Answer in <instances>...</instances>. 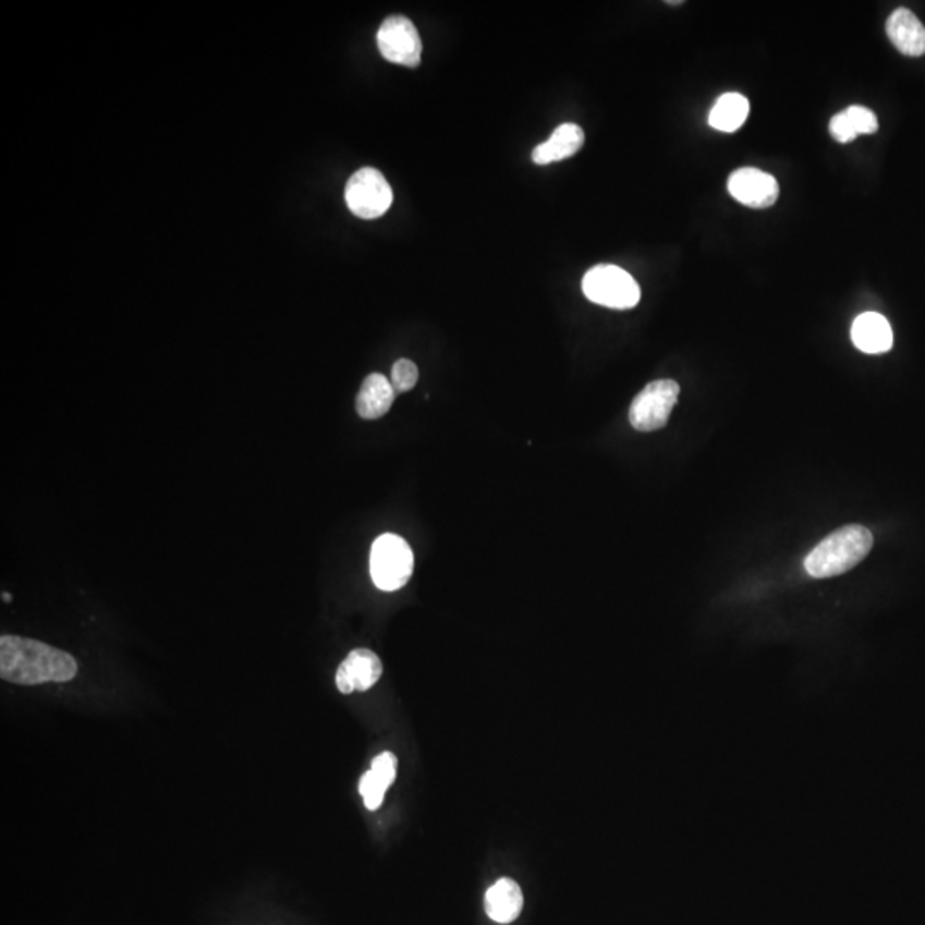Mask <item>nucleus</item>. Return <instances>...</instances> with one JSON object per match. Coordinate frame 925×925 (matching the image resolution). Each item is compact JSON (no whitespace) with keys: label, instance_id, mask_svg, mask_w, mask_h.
I'll return each instance as SVG.
<instances>
[{"label":"nucleus","instance_id":"1","mask_svg":"<svg viewBox=\"0 0 925 925\" xmlns=\"http://www.w3.org/2000/svg\"><path fill=\"white\" fill-rule=\"evenodd\" d=\"M77 661L62 649L21 636L0 637V678L20 685L69 682Z\"/></svg>","mask_w":925,"mask_h":925},{"label":"nucleus","instance_id":"2","mask_svg":"<svg viewBox=\"0 0 925 925\" xmlns=\"http://www.w3.org/2000/svg\"><path fill=\"white\" fill-rule=\"evenodd\" d=\"M873 545V533L865 526L850 525L835 530L807 553L805 571L819 580L849 573L850 569L864 561Z\"/></svg>","mask_w":925,"mask_h":925},{"label":"nucleus","instance_id":"3","mask_svg":"<svg viewBox=\"0 0 925 925\" xmlns=\"http://www.w3.org/2000/svg\"><path fill=\"white\" fill-rule=\"evenodd\" d=\"M413 574V552L405 538L385 533L370 549V576L382 592H397Z\"/></svg>","mask_w":925,"mask_h":925},{"label":"nucleus","instance_id":"4","mask_svg":"<svg viewBox=\"0 0 925 925\" xmlns=\"http://www.w3.org/2000/svg\"><path fill=\"white\" fill-rule=\"evenodd\" d=\"M583 293L593 304L625 311L642 299V290L630 272L613 265L593 266L583 277Z\"/></svg>","mask_w":925,"mask_h":925},{"label":"nucleus","instance_id":"5","mask_svg":"<svg viewBox=\"0 0 925 925\" xmlns=\"http://www.w3.org/2000/svg\"><path fill=\"white\" fill-rule=\"evenodd\" d=\"M345 200L355 217L376 220L393 205V188L379 170L365 167L346 182Z\"/></svg>","mask_w":925,"mask_h":925},{"label":"nucleus","instance_id":"6","mask_svg":"<svg viewBox=\"0 0 925 925\" xmlns=\"http://www.w3.org/2000/svg\"><path fill=\"white\" fill-rule=\"evenodd\" d=\"M679 393L681 388L672 379L649 382L634 398L630 409L631 425L640 433H654L666 427L670 413L678 403Z\"/></svg>","mask_w":925,"mask_h":925},{"label":"nucleus","instance_id":"7","mask_svg":"<svg viewBox=\"0 0 925 925\" xmlns=\"http://www.w3.org/2000/svg\"><path fill=\"white\" fill-rule=\"evenodd\" d=\"M377 47L391 64L417 68L422 61V38L405 16H389L377 32Z\"/></svg>","mask_w":925,"mask_h":925},{"label":"nucleus","instance_id":"8","mask_svg":"<svg viewBox=\"0 0 925 925\" xmlns=\"http://www.w3.org/2000/svg\"><path fill=\"white\" fill-rule=\"evenodd\" d=\"M729 193L741 205L754 209L769 208L777 203L780 185L769 173L757 169H739L729 177Z\"/></svg>","mask_w":925,"mask_h":925},{"label":"nucleus","instance_id":"9","mask_svg":"<svg viewBox=\"0 0 925 925\" xmlns=\"http://www.w3.org/2000/svg\"><path fill=\"white\" fill-rule=\"evenodd\" d=\"M382 676V664L370 649H353L337 670V687L343 694L367 691Z\"/></svg>","mask_w":925,"mask_h":925},{"label":"nucleus","instance_id":"10","mask_svg":"<svg viewBox=\"0 0 925 925\" xmlns=\"http://www.w3.org/2000/svg\"><path fill=\"white\" fill-rule=\"evenodd\" d=\"M886 33L898 52L909 57H921L925 53V28L910 9L900 8L888 17Z\"/></svg>","mask_w":925,"mask_h":925},{"label":"nucleus","instance_id":"11","mask_svg":"<svg viewBox=\"0 0 925 925\" xmlns=\"http://www.w3.org/2000/svg\"><path fill=\"white\" fill-rule=\"evenodd\" d=\"M852 341L861 352L879 355L893 346V329L881 314H861L852 325Z\"/></svg>","mask_w":925,"mask_h":925},{"label":"nucleus","instance_id":"12","mask_svg":"<svg viewBox=\"0 0 925 925\" xmlns=\"http://www.w3.org/2000/svg\"><path fill=\"white\" fill-rule=\"evenodd\" d=\"M398 759L393 753H382L374 757L369 771L361 778V795L367 810L377 811L385 801L386 790L393 786L397 778Z\"/></svg>","mask_w":925,"mask_h":925},{"label":"nucleus","instance_id":"13","mask_svg":"<svg viewBox=\"0 0 925 925\" xmlns=\"http://www.w3.org/2000/svg\"><path fill=\"white\" fill-rule=\"evenodd\" d=\"M394 397L397 393L388 377L382 374H370L365 377L358 391L357 401H355L357 413L364 421H377L385 417L393 406Z\"/></svg>","mask_w":925,"mask_h":925},{"label":"nucleus","instance_id":"14","mask_svg":"<svg viewBox=\"0 0 925 925\" xmlns=\"http://www.w3.org/2000/svg\"><path fill=\"white\" fill-rule=\"evenodd\" d=\"M585 145V133L576 124H562L553 131L549 139L533 149L532 158L537 165L562 161L576 155Z\"/></svg>","mask_w":925,"mask_h":925},{"label":"nucleus","instance_id":"15","mask_svg":"<svg viewBox=\"0 0 925 925\" xmlns=\"http://www.w3.org/2000/svg\"><path fill=\"white\" fill-rule=\"evenodd\" d=\"M523 910V893L520 885L509 877H502L490 886L485 893V912L499 924H511L520 917Z\"/></svg>","mask_w":925,"mask_h":925},{"label":"nucleus","instance_id":"16","mask_svg":"<svg viewBox=\"0 0 925 925\" xmlns=\"http://www.w3.org/2000/svg\"><path fill=\"white\" fill-rule=\"evenodd\" d=\"M879 129L876 113L861 105H852L829 121V134L838 143H852L861 134H874Z\"/></svg>","mask_w":925,"mask_h":925},{"label":"nucleus","instance_id":"17","mask_svg":"<svg viewBox=\"0 0 925 925\" xmlns=\"http://www.w3.org/2000/svg\"><path fill=\"white\" fill-rule=\"evenodd\" d=\"M750 115V101L739 93H726L709 112L708 122L720 133H735Z\"/></svg>","mask_w":925,"mask_h":925},{"label":"nucleus","instance_id":"18","mask_svg":"<svg viewBox=\"0 0 925 925\" xmlns=\"http://www.w3.org/2000/svg\"><path fill=\"white\" fill-rule=\"evenodd\" d=\"M389 381L393 386L394 393H409L418 381L417 365L409 358H400V361L394 362Z\"/></svg>","mask_w":925,"mask_h":925},{"label":"nucleus","instance_id":"19","mask_svg":"<svg viewBox=\"0 0 925 925\" xmlns=\"http://www.w3.org/2000/svg\"><path fill=\"white\" fill-rule=\"evenodd\" d=\"M11 598H13V597H11V595H9V593H2V600L8 601V604H9V601H11Z\"/></svg>","mask_w":925,"mask_h":925}]
</instances>
